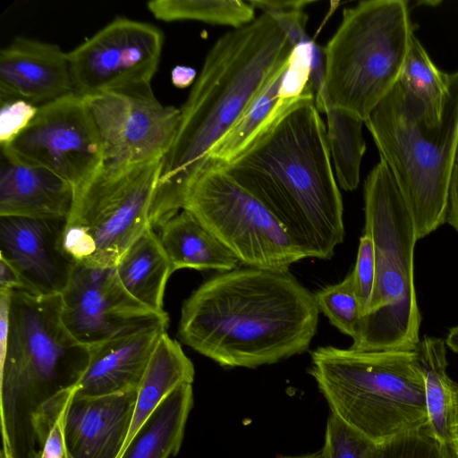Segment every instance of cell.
<instances>
[{
  "instance_id": "obj_7",
  "label": "cell",
  "mask_w": 458,
  "mask_h": 458,
  "mask_svg": "<svg viewBox=\"0 0 458 458\" xmlns=\"http://www.w3.org/2000/svg\"><path fill=\"white\" fill-rule=\"evenodd\" d=\"M61 311V294L11 293L8 332L1 347L2 458H15L23 400L74 384L89 362V347L68 331Z\"/></svg>"
},
{
  "instance_id": "obj_15",
  "label": "cell",
  "mask_w": 458,
  "mask_h": 458,
  "mask_svg": "<svg viewBox=\"0 0 458 458\" xmlns=\"http://www.w3.org/2000/svg\"><path fill=\"white\" fill-rule=\"evenodd\" d=\"M66 218L0 216V257L22 277L28 293L62 294L75 263L62 245Z\"/></svg>"
},
{
  "instance_id": "obj_17",
  "label": "cell",
  "mask_w": 458,
  "mask_h": 458,
  "mask_svg": "<svg viewBox=\"0 0 458 458\" xmlns=\"http://www.w3.org/2000/svg\"><path fill=\"white\" fill-rule=\"evenodd\" d=\"M136 394L137 391L98 397L73 394L64 418L65 458H119Z\"/></svg>"
},
{
  "instance_id": "obj_14",
  "label": "cell",
  "mask_w": 458,
  "mask_h": 458,
  "mask_svg": "<svg viewBox=\"0 0 458 458\" xmlns=\"http://www.w3.org/2000/svg\"><path fill=\"white\" fill-rule=\"evenodd\" d=\"M61 297L64 326L88 347L149 327L168 326L165 311H155L127 293L115 267L75 264Z\"/></svg>"
},
{
  "instance_id": "obj_5",
  "label": "cell",
  "mask_w": 458,
  "mask_h": 458,
  "mask_svg": "<svg viewBox=\"0 0 458 458\" xmlns=\"http://www.w3.org/2000/svg\"><path fill=\"white\" fill-rule=\"evenodd\" d=\"M309 373L330 412L375 444L428 423L423 374L414 350L321 346Z\"/></svg>"
},
{
  "instance_id": "obj_41",
  "label": "cell",
  "mask_w": 458,
  "mask_h": 458,
  "mask_svg": "<svg viewBox=\"0 0 458 458\" xmlns=\"http://www.w3.org/2000/svg\"><path fill=\"white\" fill-rule=\"evenodd\" d=\"M279 458H324L322 450L308 454L294 455V456H282Z\"/></svg>"
},
{
  "instance_id": "obj_33",
  "label": "cell",
  "mask_w": 458,
  "mask_h": 458,
  "mask_svg": "<svg viewBox=\"0 0 458 458\" xmlns=\"http://www.w3.org/2000/svg\"><path fill=\"white\" fill-rule=\"evenodd\" d=\"M352 276L354 290L364 315L371 298L376 276L374 246L371 238L365 233L360 238L356 263Z\"/></svg>"
},
{
  "instance_id": "obj_21",
  "label": "cell",
  "mask_w": 458,
  "mask_h": 458,
  "mask_svg": "<svg viewBox=\"0 0 458 458\" xmlns=\"http://www.w3.org/2000/svg\"><path fill=\"white\" fill-rule=\"evenodd\" d=\"M114 267L130 295L155 311H165V289L174 270L151 225L134 240Z\"/></svg>"
},
{
  "instance_id": "obj_37",
  "label": "cell",
  "mask_w": 458,
  "mask_h": 458,
  "mask_svg": "<svg viewBox=\"0 0 458 458\" xmlns=\"http://www.w3.org/2000/svg\"><path fill=\"white\" fill-rule=\"evenodd\" d=\"M27 291L26 284L19 272L4 259L0 257V292Z\"/></svg>"
},
{
  "instance_id": "obj_12",
  "label": "cell",
  "mask_w": 458,
  "mask_h": 458,
  "mask_svg": "<svg viewBox=\"0 0 458 458\" xmlns=\"http://www.w3.org/2000/svg\"><path fill=\"white\" fill-rule=\"evenodd\" d=\"M98 129L101 167L116 171L164 158L179 123L180 109L162 105L151 84L85 98Z\"/></svg>"
},
{
  "instance_id": "obj_40",
  "label": "cell",
  "mask_w": 458,
  "mask_h": 458,
  "mask_svg": "<svg viewBox=\"0 0 458 458\" xmlns=\"http://www.w3.org/2000/svg\"><path fill=\"white\" fill-rule=\"evenodd\" d=\"M445 343L453 352L458 353V326L449 330Z\"/></svg>"
},
{
  "instance_id": "obj_22",
  "label": "cell",
  "mask_w": 458,
  "mask_h": 458,
  "mask_svg": "<svg viewBox=\"0 0 458 458\" xmlns=\"http://www.w3.org/2000/svg\"><path fill=\"white\" fill-rule=\"evenodd\" d=\"M194 374V366L179 343L170 338L165 332L152 352L138 386L132 419L123 450L166 396L182 384H192Z\"/></svg>"
},
{
  "instance_id": "obj_25",
  "label": "cell",
  "mask_w": 458,
  "mask_h": 458,
  "mask_svg": "<svg viewBox=\"0 0 458 458\" xmlns=\"http://www.w3.org/2000/svg\"><path fill=\"white\" fill-rule=\"evenodd\" d=\"M417 353L424 378L428 425L437 439L452 451L451 422L458 386L446 372L445 343L426 336L420 341Z\"/></svg>"
},
{
  "instance_id": "obj_32",
  "label": "cell",
  "mask_w": 458,
  "mask_h": 458,
  "mask_svg": "<svg viewBox=\"0 0 458 458\" xmlns=\"http://www.w3.org/2000/svg\"><path fill=\"white\" fill-rule=\"evenodd\" d=\"M374 445L370 439L330 412L321 449L324 458H367Z\"/></svg>"
},
{
  "instance_id": "obj_6",
  "label": "cell",
  "mask_w": 458,
  "mask_h": 458,
  "mask_svg": "<svg viewBox=\"0 0 458 458\" xmlns=\"http://www.w3.org/2000/svg\"><path fill=\"white\" fill-rule=\"evenodd\" d=\"M364 233L372 240L373 292L351 349L414 350L421 315L414 284L418 241L412 217L387 165L380 158L364 182Z\"/></svg>"
},
{
  "instance_id": "obj_24",
  "label": "cell",
  "mask_w": 458,
  "mask_h": 458,
  "mask_svg": "<svg viewBox=\"0 0 458 458\" xmlns=\"http://www.w3.org/2000/svg\"><path fill=\"white\" fill-rule=\"evenodd\" d=\"M290 58L276 68L237 122L211 150L207 164L223 165L232 161L288 101L295 98L290 97L285 85Z\"/></svg>"
},
{
  "instance_id": "obj_38",
  "label": "cell",
  "mask_w": 458,
  "mask_h": 458,
  "mask_svg": "<svg viewBox=\"0 0 458 458\" xmlns=\"http://www.w3.org/2000/svg\"><path fill=\"white\" fill-rule=\"evenodd\" d=\"M195 78V70L186 66L177 65L171 72L172 83L180 89L186 88L194 83Z\"/></svg>"
},
{
  "instance_id": "obj_31",
  "label": "cell",
  "mask_w": 458,
  "mask_h": 458,
  "mask_svg": "<svg viewBox=\"0 0 458 458\" xmlns=\"http://www.w3.org/2000/svg\"><path fill=\"white\" fill-rule=\"evenodd\" d=\"M367 458H454L452 451L442 445L429 428L422 427L377 443Z\"/></svg>"
},
{
  "instance_id": "obj_28",
  "label": "cell",
  "mask_w": 458,
  "mask_h": 458,
  "mask_svg": "<svg viewBox=\"0 0 458 458\" xmlns=\"http://www.w3.org/2000/svg\"><path fill=\"white\" fill-rule=\"evenodd\" d=\"M147 7L164 21H197L238 29L255 20V9L242 0H153Z\"/></svg>"
},
{
  "instance_id": "obj_13",
  "label": "cell",
  "mask_w": 458,
  "mask_h": 458,
  "mask_svg": "<svg viewBox=\"0 0 458 458\" xmlns=\"http://www.w3.org/2000/svg\"><path fill=\"white\" fill-rule=\"evenodd\" d=\"M163 45L155 25L115 18L67 52L74 93L86 98L151 84Z\"/></svg>"
},
{
  "instance_id": "obj_36",
  "label": "cell",
  "mask_w": 458,
  "mask_h": 458,
  "mask_svg": "<svg viewBox=\"0 0 458 458\" xmlns=\"http://www.w3.org/2000/svg\"><path fill=\"white\" fill-rule=\"evenodd\" d=\"M446 223H448L458 233V145L451 170Z\"/></svg>"
},
{
  "instance_id": "obj_30",
  "label": "cell",
  "mask_w": 458,
  "mask_h": 458,
  "mask_svg": "<svg viewBox=\"0 0 458 458\" xmlns=\"http://www.w3.org/2000/svg\"><path fill=\"white\" fill-rule=\"evenodd\" d=\"M314 296L319 311L341 333L353 339L363 313L354 290L352 273L343 281L321 288Z\"/></svg>"
},
{
  "instance_id": "obj_11",
  "label": "cell",
  "mask_w": 458,
  "mask_h": 458,
  "mask_svg": "<svg viewBox=\"0 0 458 458\" xmlns=\"http://www.w3.org/2000/svg\"><path fill=\"white\" fill-rule=\"evenodd\" d=\"M18 160L42 166L75 191L101 167L100 134L84 97L71 93L38 106L29 126L8 146Z\"/></svg>"
},
{
  "instance_id": "obj_10",
  "label": "cell",
  "mask_w": 458,
  "mask_h": 458,
  "mask_svg": "<svg viewBox=\"0 0 458 458\" xmlns=\"http://www.w3.org/2000/svg\"><path fill=\"white\" fill-rule=\"evenodd\" d=\"M182 209L246 267L287 272L307 258L273 215L218 165L208 163L197 174Z\"/></svg>"
},
{
  "instance_id": "obj_9",
  "label": "cell",
  "mask_w": 458,
  "mask_h": 458,
  "mask_svg": "<svg viewBox=\"0 0 458 458\" xmlns=\"http://www.w3.org/2000/svg\"><path fill=\"white\" fill-rule=\"evenodd\" d=\"M163 158L116 171L100 169L75 191L62 245L75 264L114 267L148 226Z\"/></svg>"
},
{
  "instance_id": "obj_42",
  "label": "cell",
  "mask_w": 458,
  "mask_h": 458,
  "mask_svg": "<svg viewBox=\"0 0 458 458\" xmlns=\"http://www.w3.org/2000/svg\"><path fill=\"white\" fill-rule=\"evenodd\" d=\"M30 458H38V453H32Z\"/></svg>"
},
{
  "instance_id": "obj_19",
  "label": "cell",
  "mask_w": 458,
  "mask_h": 458,
  "mask_svg": "<svg viewBox=\"0 0 458 458\" xmlns=\"http://www.w3.org/2000/svg\"><path fill=\"white\" fill-rule=\"evenodd\" d=\"M75 189L42 166L1 149L0 216L68 218Z\"/></svg>"
},
{
  "instance_id": "obj_20",
  "label": "cell",
  "mask_w": 458,
  "mask_h": 458,
  "mask_svg": "<svg viewBox=\"0 0 458 458\" xmlns=\"http://www.w3.org/2000/svg\"><path fill=\"white\" fill-rule=\"evenodd\" d=\"M159 240L174 270L218 273L238 268L239 259L192 214L182 209L159 226Z\"/></svg>"
},
{
  "instance_id": "obj_26",
  "label": "cell",
  "mask_w": 458,
  "mask_h": 458,
  "mask_svg": "<svg viewBox=\"0 0 458 458\" xmlns=\"http://www.w3.org/2000/svg\"><path fill=\"white\" fill-rule=\"evenodd\" d=\"M319 112L327 116V140L332 165L339 186L354 191L360 182V165L366 150L360 119L335 108L324 89L315 97Z\"/></svg>"
},
{
  "instance_id": "obj_23",
  "label": "cell",
  "mask_w": 458,
  "mask_h": 458,
  "mask_svg": "<svg viewBox=\"0 0 458 458\" xmlns=\"http://www.w3.org/2000/svg\"><path fill=\"white\" fill-rule=\"evenodd\" d=\"M192 406V384L179 386L147 419L119 458L175 456L181 449Z\"/></svg>"
},
{
  "instance_id": "obj_27",
  "label": "cell",
  "mask_w": 458,
  "mask_h": 458,
  "mask_svg": "<svg viewBox=\"0 0 458 458\" xmlns=\"http://www.w3.org/2000/svg\"><path fill=\"white\" fill-rule=\"evenodd\" d=\"M449 73L441 72L413 34L397 83L425 108L428 117L437 123L448 92Z\"/></svg>"
},
{
  "instance_id": "obj_16",
  "label": "cell",
  "mask_w": 458,
  "mask_h": 458,
  "mask_svg": "<svg viewBox=\"0 0 458 458\" xmlns=\"http://www.w3.org/2000/svg\"><path fill=\"white\" fill-rule=\"evenodd\" d=\"M73 92L67 52L58 45L17 37L1 50V100L38 106Z\"/></svg>"
},
{
  "instance_id": "obj_18",
  "label": "cell",
  "mask_w": 458,
  "mask_h": 458,
  "mask_svg": "<svg viewBox=\"0 0 458 458\" xmlns=\"http://www.w3.org/2000/svg\"><path fill=\"white\" fill-rule=\"evenodd\" d=\"M167 327L155 326L89 347L75 396L98 397L137 391L152 352Z\"/></svg>"
},
{
  "instance_id": "obj_2",
  "label": "cell",
  "mask_w": 458,
  "mask_h": 458,
  "mask_svg": "<svg viewBox=\"0 0 458 458\" xmlns=\"http://www.w3.org/2000/svg\"><path fill=\"white\" fill-rule=\"evenodd\" d=\"M315 296L289 271L218 273L182 306V342L222 367L256 369L302 353L317 332Z\"/></svg>"
},
{
  "instance_id": "obj_1",
  "label": "cell",
  "mask_w": 458,
  "mask_h": 458,
  "mask_svg": "<svg viewBox=\"0 0 458 458\" xmlns=\"http://www.w3.org/2000/svg\"><path fill=\"white\" fill-rule=\"evenodd\" d=\"M220 166L273 215L307 258L334 256L345 234L344 206L310 83Z\"/></svg>"
},
{
  "instance_id": "obj_8",
  "label": "cell",
  "mask_w": 458,
  "mask_h": 458,
  "mask_svg": "<svg viewBox=\"0 0 458 458\" xmlns=\"http://www.w3.org/2000/svg\"><path fill=\"white\" fill-rule=\"evenodd\" d=\"M408 2L345 8L324 49V87L335 108L365 122L397 83L413 35Z\"/></svg>"
},
{
  "instance_id": "obj_35",
  "label": "cell",
  "mask_w": 458,
  "mask_h": 458,
  "mask_svg": "<svg viewBox=\"0 0 458 458\" xmlns=\"http://www.w3.org/2000/svg\"><path fill=\"white\" fill-rule=\"evenodd\" d=\"M248 3L254 8L263 12V13H287L293 11H304V8L315 3L310 0H252Z\"/></svg>"
},
{
  "instance_id": "obj_4",
  "label": "cell",
  "mask_w": 458,
  "mask_h": 458,
  "mask_svg": "<svg viewBox=\"0 0 458 458\" xmlns=\"http://www.w3.org/2000/svg\"><path fill=\"white\" fill-rule=\"evenodd\" d=\"M364 123L394 178L418 240L424 238L446 221L449 181L458 145V71L449 74L437 123L396 83Z\"/></svg>"
},
{
  "instance_id": "obj_39",
  "label": "cell",
  "mask_w": 458,
  "mask_h": 458,
  "mask_svg": "<svg viewBox=\"0 0 458 458\" xmlns=\"http://www.w3.org/2000/svg\"><path fill=\"white\" fill-rule=\"evenodd\" d=\"M451 449L454 458H458V389L454 395L451 422Z\"/></svg>"
},
{
  "instance_id": "obj_34",
  "label": "cell",
  "mask_w": 458,
  "mask_h": 458,
  "mask_svg": "<svg viewBox=\"0 0 458 458\" xmlns=\"http://www.w3.org/2000/svg\"><path fill=\"white\" fill-rule=\"evenodd\" d=\"M38 109V106L22 99L1 100V147L8 146L29 126Z\"/></svg>"
},
{
  "instance_id": "obj_3",
  "label": "cell",
  "mask_w": 458,
  "mask_h": 458,
  "mask_svg": "<svg viewBox=\"0 0 458 458\" xmlns=\"http://www.w3.org/2000/svg\"><path fill=\"white\" fill-rule=\"evenodd\" d=\"M293 49L267 13L225 33L213 44L180 108L174 141L163 158L149 214L153 228L182 209L188 188L211 150Z\"/></svg>"
},
{
  "instance_id": "obj_29",
  "label": "cell",
  "mask_w": 458,
  "mask_h": 458,
  "mask_svg": "<svg viewBox=\"0 0 458 458\" xmlns=\"http://www.w3.org/2000/svg\"><path fill=\"white\" fill-rule=\"evenodd\" d=\"M74 393L73 384L63 386L32 411L30 423L39 445L38 458H65L64 418Z\"/></svg>"
}]
</instances>
